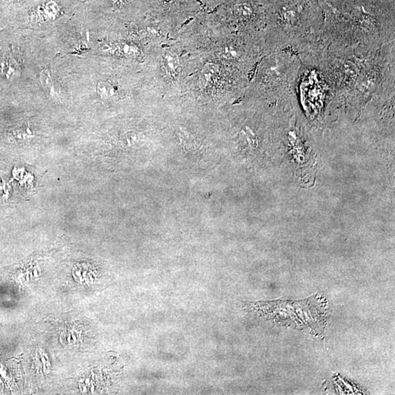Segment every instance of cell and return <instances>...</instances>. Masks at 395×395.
<instances>
[{
    "instance_id": "cell-1",
    "label": "cell",
    "mask_w": 395,
    "mask_h": 395,
    "mask_svg": "<svg viewBox=\"0 0 395 395\" xmlns=\"http://www.w3.org/2000/svg\"><path fill=\"white\" fill-rule=\"evenodd\" d=\"M323 20L314 0H275L270 18L271 51L303 52L319 38Z\"/></svg>"
},
{
    "instance_id": "cell-2",
    "label": "cell",
    "mask_w": 395,
    "mask_h": 395,
    "mask_svg": "<svg viewBox=\"0 0 395 395\" xmlns=\"http://www.w3.org/2000/svg\"><path fill=\"white\" fill-rule=\"evenodd\" d=\"M301 66L302 61L295 51H272L261 66L258 80L260 88L280 100L295 98Z\"/></svg>"
},
{
    "instance_id": "cell-3",
    "label": "cell",
    "mask_w": 395,
    "mask_h": 395,
    "mask_svg": "<svg viewBox=\"0 0 395 395\" xmlns=\"http://www.w3.org/2000/svg\"><path fill=\"white\" fill-rule=\"evenodd\" d=\"M232 13L234 18L239 23H251L257 18L254 7L249 3H241L234 5Z\"/></svg>"
},
{
    "instance_id": "cell-4",
    "label": "cell",
    "mask_w": 395,
    "mask_h": 395,
    "mask_svg": "<svg viewBox=\"0 0 395 395\" xmlns=\"http://www.w3.org/2000/svg\"><path fill=\"white\" fill-rule=\"evenodd\" d=\"M97 90L100 96L106 100H117L121 97L120 90L110 81L99 82Z\"/></svg>"
},
{
    "instance_id": "cell-5",
    "label": "cell",
    "mask_w": 395,
    "mask_h": 395,
    "mask_svg": "<svg viewBox=\"0 0 395 395\" xmlns=\"http://www.w3.org/2000/svg\"><path fill=\"white\" fill-rule=\"evenodd\" d=\"M162 61L164 70L168 74L172 76H175L177 74L180 67V60L179 56L175 53H173L172 51L165 53L162 56Z\"/></svg>"
},
{
    "instance_id": "cell-6",
    "label": "cell",
    "mask_w": 395,
    "mask_h": 395,
    "mask_svg": "<svg viewBox=\"0 0 395 395\" xmlns=\"http://www.w3.org/2000/svg\"><path fill=\"white\" fill-rule=\"evenodd\" d=\"M219 55L228 61H239L244 56L243 51L236 44H230L224 46L219 50Z\"/></svg>"
},
{
    "instance_id": "cell-7",
    "label": "cell",
    "mask_w": 395,
    "mask_h": 395,
    "mask_svg": "<svg viewBox=\"0 0 395 395\" xmlns=\"http://www.w3.org/2000/svg\"><path fill=\"white\" fill-rule=\"evenodd\" d=\"M119 51L123 55L134 57L139 54V49L135 45L129 44H122L119 46Z\"/></svg>"
},
{
    "instance_id": "cell-8",
    "label": "cell",
    "mask_w": 395,
    "mask_h": 395,
    "mask_svg": "<svg viewBox=\"0 0 395 395\" xmlns=\"http://www.w3.org/2000/svg\"><path fill=\"white\" fill-rule=\"evenodd\" d=\"M40 353L41 355V361H42L43 365H44V370L46 371V360L45 359V357H44V356L42 355V354H41V352H40Z\"/></svg>"
},
{
    "instance_id": "cell-9",
    "label": "cell",
    "mask_w": 395,
    "mask_h": 395,
    "mask_svg": "<svg viewBox=\"0 0 395 395\" xmlns=\"http://www.w3.org/2000/svg\"><path fill=\"white\" fill-rule=\"evenodd\" d=\"M72 338H73V341H74V343H76V335L73 334V332H72Z\"/></svg>"
},
{
    "instance_id": "cell-10",
    "label": "cell",
    "mask_w": 395,
    "mask_h": 395,
    "mask_svg": "<svg viewBox=\"0 0 395 395\" xmlns=\"http://www.w3.org/2000/svg\"><path fill=\"white\" fill-rule=\"evenodd\" d=\"M76 274L77 276L79 277V278H81V280H82L81 273H80V271L79 272L77 271Z\"/></svg>"
},
{
    "instance_id": "cell-11",
    "label": "cell",
    "mask_w": 395,
    "mask_h": 395,
    "mask_svg": "<svg viewBox=\"0 0 395 395\" xmlns=\"http://www.w3.org/2000/svg\"><path fill=\"white\" fill-rule=\"evenodd\" d=\"M114 1L117 2V3H124V2H127L128 0H114Z\"/></svg>"
},
{
    "instance_id": "cell-12",
    "label": "cell",
    "mask_w": 395,
    "mask_h": 395,
    "mask_svg": "<svg viewBox=\"0 0 395 395\" xmlns=\"http://www.w3.org/2000/svg\"><path fill=\"white\" fill-rule=\"evenodd\" d=\"M34 276H35V278H37V277H38V274H37V270H35V271H34Z\"/></svg>"
},
{
    "instance_id": "cell-13",
    "label": "cell",
    "mask_w": 395,
    "mask_h": 395,
    "mask_svg": "<svg viewBox=\"0 0 395 395\" xmlns=\"http://www.w3.org/2000/svg\"><path fill=\"white\" fill-rule=\"evenodd\" d=\"M87 386L85 385L83 386V392L86 393L87 392Z\"/></svg>"
},
{
    "instance_id": "cell-14",
    "label": "cell",
    "mask_w": 395,
    "mask_h": 395,
    "mask_svg": "<svg viewBox=\"0 0 395 395\" xmlns=\"http://www.w3.org/2000/svg\"><path fill=\"white\" fill-rule=\"evenodd\" d=\"M90 379H87L86 380H85V384H88L89 385V384H90Z\"/></svg>"
},
{
    "instance_id": "cell-15",
    "label": "cell",
    "mask_w": 395,
    "mask_h": 395,
    "mask_svg": "<svg viewBox=\"0 0 395 395\" xmlns=\"http://www.w3.org/2000/svg\"><path fill=\"white\" fill-rule=\"evenodd\" d=\"M68 343H71V335H69V336H68Z\"/></svg>"
},
{
    "instance_id": "cell-16",
    "label": "cell",
    "mask_w": 395,
    "mask_h": 395,
    "mask_svg": "<svg viewBox=\"0 0 395 395\" xmlns=\"http://www.w3.org/2000/svg\"><path fill=\"white\" fill-rule=\"evenodd\" d=\"M94 391H95V386H94V385H92V386H91V392L93 393Z\"/></svg>"
},
{
    "instance_id": "cell-17",
    "label": "cell",
    "mask_w": 395,
    "mask_h": 395,
    "mask_svg": "<svg viewBox=\"0 0 395 395\" xmlns=\"http://www.w3.org/2000/svg\"><path fill=\"white\" fill-rule=\"evenodd\" d=\"M165 3H171V2L174 1V0H163Z\"/></svg>"
},
{
    "instance_id": "cell-18",
    "label": "cell",
    "mask_w": 395,
    "mask_h": 395,
    "mask_svg": "<svg viewBox=\"0 0 395 395\" xmlns=\"http://www.w3.org/2000/svg\"><path fill=\"white\" fill-rule=\"evenodd\" d=\"M87 271L84 272L83 273V277L85 278V276H86Z\"/></svg>"
},
{
    "instance_id": "cell-19",
    "label": "cell",
    "mask_w": 395,
    "mask_h": 395,
    "mask_svg": "<svg viewBox=\"0 0 395 395\" xmlns=\"http://www.w3.org/2000/svg\"><path fill=\"white\" fill-rule=\"evenodd\" d=\"M27 281H29V280H30V276H29V275H27Z\"/></svg>"
},
{
    "instance_id": "cell-20",
    "label": "cell",
    "mask_w": 395,
    "mask_h": 395,
    "mask_svg": "<svg viewBox=\"0 0 395 395\" xmlns=\"http://www.w3.org/2000/svg\"><path fill=\"white\" fill-rule=\"evenodd\" d=\"M44 356H45L46 360H48V359H49V358H48V356H47V355H46V354H44Z\"/></svg>"
},
{
    "instance_id": "cell-21",
    "label": "cell",
    "mask_w": 395,
    "mask_h": 395,
    "mask_svg": "<svg viewBox=\"0 0 395 395\" xmlns=\"http://www.w3.org/2000/svg\"><path fill=\"white\" fill-rule=\"evenodd\" d=\"M90 279H91L92 281H93V278H92V277L91 276V275H90Z\"/></svg>"
},
{
    "instance_id": "cell-22",
    "label": "cell",
    "mask_w": 395,
    "mask_h": 395,
    "mask_svg": "<svg viewBox=\"0 0 395 395\" xmlns=\"http://www.w3.org/2000/svg\"><path fill=\"white\" fill-rule=\"evenodd\" d=\"M80 382H84V380H83V379H81V381H80Z\"/></svg>"
}]
</instances>
